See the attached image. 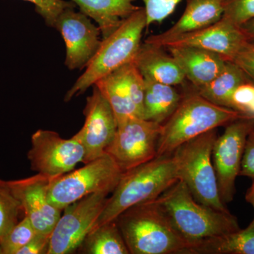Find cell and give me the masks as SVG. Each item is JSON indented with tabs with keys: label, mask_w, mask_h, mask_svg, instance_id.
Here are the masks:
<instances>
[{
	"label": "cell",
	"mask_w": 254,
	"mask_h": 254,
	"mask_svg": "<svg viewBox=\"0 0 254 254\" xmlns=\"http://www.w3.org/2000/svg\"><path fill=\"white\" fill-rule=\"evenodd\" d=\"M239 176L254 179V127L247 138Z\"/></svg>",
	"instance_id": "cell-32"
},
{
	"label": "cell",
	"mask_w": 254,
	"mask_h": 254,
	"mask_svg": "<svg viewBox=\"0 0 254 254\" xmlns=\"http://www.w3.org/2000/svg\"><path fill=\"white\" fill-rule=\"evenodd\" d=\"M82 13L94 20L103 38L113 33L126 18L140 6L135 0H71Z\"/></svg>",
	"instance_id": "cell-19"
},
{
	"label": "cell",
	"mask_w": 254,
	"mask_h": 254,
	"mask_svg": "<svg viewBox=\"0 0 254 254\" xmlns=\"http://www.w3.org/2000/svg\"><path fill=\"white\" fill-rule=\"evenodd\" d=\"M83 114L84 125L76 135L86 150L85 164L105 153L116 133L118 123L108 100L95 86L87 98Z\"/></svg>",
	"instance_id": "cell-13"
},
{
	"label": "cell",
	"mask_w": 254,
	"mask_h": 254,
	"mask_svg": "<svg viewBox=\"0 0 254 254\" xmlns=\"http://www.w3.org/2000/svg\"><path fill=\"white\" fill-rule=\"evenodd\" d=\"M248 41L240 27L221 18L207 27L177 37L163 48L195 47L218 53L227 61L234 62L242 47Z\"/></svg>",
	"instance_id": "cell-15"
},
{
	"label": "cell",
	"mask_w": 254,
	"mask_h": 254,
	"mask_svg": "<svg viewBox=\"0 0 254 254\" xmlns=\"http://www.w3.org/2000/svg\"><path fill=\"white\" fill-rule=\"evenodd\" d=\"M109 194L108 192L92 193L64 209L50 235L48 254L76 252L98 221Z\"/></svg>",
	"instance_id": "cell-8"
},
{
	"label": "cell",
	"mask_w": 254,
	"mask_h": 254,
	"mask_svg": "<svg viewBox=\"0 0 254 254\" xmlns=\"http://www.w3.org/2000/svg\"><path fill=\"white\" fill-rule=\"evenodd\" d=\"M240 28L249 41L254 42V18L244 23Z\"/></svg>",
	"instance_id": "cell-35"
},
{
	"label": "cell",
	"mask_w": 254,
	"mask_h": 254,
	"mask_svg": "<svg viewBox=\"0 0 254 254\" xmlns=\"http://www.w3.org/2000/svg\"><path fill=\"white\" fill-rule=\"evenodd\" d=\"M167 49L195 89L208 84L226 66L227 60L210 50L189 46L169 47Z\"/></svg>",
	"instance_id": "cell-17"
},
{
	"label": "cell",
	"mask_w": 254,
	"mask_h": 254,
	"mask_svg": "<svg viewBox=\"0 0 254 254\" xmlns=\"http://www.w3.org/2000/svg\"><path fill=\"white\" fill-rule=\"evenodd\" d=\"M218 138L217 128L205 132L177 148L173 154L179 180L185 182L193 198L202 204L230 212L222 203L212 152Z\"/></svg>",
	"instance_id": "cell-6"
},
{
	"label": "cell",
	"mask_w": 254,
	"mask_h": 254,
	"mask_svg": "<svg viewBox=\"0 0 254 254\" xmlns=\"http://www.w3.org/2000/svg\"><path fill=\"white\" fill-rule=\"evenodd\" d=\"M181 254H254V218L245 229L205 239Z\"/></svg>",
	"instance_id": "cell-20"
},
{
	"label": "cell",
	"mask_w": 254,
	"mask_h": 254,
	"mask_svg": "<svg viewBox=\"0 0 254 254\" xmlns=\"http://www.w3.org/2000/svg\"><path fill=\"white\" fill-rule=\"evenodd\" d=\"M115 221L130 254H181L187 247L155 199L127 209Z\"/></svg>",
	"instance_id": "cell-4"
},
{
	"label": "cell",
	"mask_w": 254,
	"mask_h": 254,
	"mask_svg": "<svg viewBox=\"0 0 254 254\" xmlns=\"http://www.w3.org/2000/svg\"><path fill=\"white\" fill-rule=\"evenodd\" d=\"M254 127V118L238 119L226 125L223 133L214 143L212 160L220 199L225 205L234 199L246 141Z\"/></svg>",
	"instance_id": "cell-11"
},
{
	"label": "cell",
	"mask_w": 254,
	"mask_h": 254,
	"mask_svg": "<svg viewBox=\"0 0 254 254\" xmlns=\"http://www.w3.org/2000/svg\"><path fill=\"white\" fill-rule=\"evenodd\" d=\"M222 18L241 27L254 18V0H222Z\"/></svg>",
	"instance_id": "cell-29"
},
{
	"label": "cell",
	"mask_w": 254,
	"mask_h": 254,
	"mask_svg": "<svg viewBox=\"0 0 254 254\" xmlns=\"http://www.w3.org/2000/svg\"><path fill=\"white\" fill-rule=\"evenodd\" d=\"M27 157L33 171L53 179L84 163L86 150L76 134L66 139L57 132L40 129L32 135Z\"/></svg>",
	"instance_id": "cell-9"
},
{
	"label": "cell",
	"mask_w": 254,
	"mask_h": 254,
	"mask_svg": "<svg viewBox=\"0 0 254 254\" xmlns=\"http://www.w3.org/2000/svg\"><path fill=\"white\" fill-rule=\"evenodd\" d=\"M144 80L170 86L185 84L186 77L172 55L162 46L141 43L133 62Z\"/></svg>",
	"instance_id": "cell-18"
},
{
	"label": "cell",
	"mask_w": 254,
	"mask_h": 254,
	"mask_svg": "<svg viewBox=\"0 0 254 254\" xmlns=\"http://www.w3.org/2000/svg\"><path fill=\"white\" fill-rule=\"evenodd\" d=\"M155 200L187 242V247L240 229L235 215L197 201L182 180L175 182Z\"/></svg>",
	"instance_id": "cell-1"
},
{
	"label": "cell",
	"mask_w": 254,
	"mask_h": 254,
	"mask_svg": "<svg viewBox=\"0 0 254 254\" xmlns=\"http://www.w3.org/2000/svg\"><path fill=\"white\" fill-rule=\"evenodd\" d=\"M242 118L247 117L214 104L195 89L185 93L173 115L162 125L157 157L171 155L180 145L195 137Z\"/></svg>",
	"instance_id": "cell-3"
},
{
	"label": "cell",
	"mask_w": 254,
	"mask_h": 254,
	"mask_svg": "<svg viewBox=\"0 0 254 254\" xmlns=\"http://www.w3.org/2000/svg\"><path fill=\"white\" fill-rule=\"evenodd\" d=\"M38 233L26 216L18 223L0 241L1 254H17Z\"/></svg>",
	"instance_id": "cell-26"
},
{
	"label": "cell",
	"mask_w": 254,
	"mask_h": 254,
	"mask_svg": "<svg viewBox=\"0 0 254 254\" xmlns=\"http://www.w3.org/2000/svg\"><path fill=\"white\" fill-rule=\"evenodd\" d=\"M228 108L247 118H254V83L248 81L240 85L232 93Z\"/></svg>",
	"instance_id": "cell-28"
},
{
	"label": "cell",
	"mask_w": 254,
	"mask_h": 254,
	"mask_svg": "<svg viewBox=\"0 0 254 254\" xmlns=\"http://www.w3.org/2000/svg\"><path fill=\"white\" fill-rule=\"evenodd\" d=\"M50 180L37 173L34 176L21 180H4L5 185L19 202L25 216L29 219L38 233L46 235H51L63 213V210L54 206L48 200Z\"/></svg>",
	"instance_id": "cell-14"
},
{
	"label": "cell",
	"mask_w": 254,
	"mask_h": 254,
	"mask_svg": "<svg viewBox=\"0 0 254 254\" xmlns=\"http://www.w3.org/2000/svg\"><path fill=\"white\" fill-rule=\"evenodd\" d=\"M243 68L233 62H227L226 66L213 81L195 91L202 97L219 106L228 108L230 97L237 87L248 81Z\"/></svg>",
	"instance_id": "cell-24"
},
{
	"label": "cell",
	"mask_w": 254,
	"mask_h": 254,
	"mask_svg": "<svg viewBox=\"0 0 254 254\" xmlns=\"http://www.w3.org/2000/svg\"><path fill=\"white\" fill-rule=\"evenodd\" d=\"M82 254H129L115 220L92 229L76 250Z\"/></svg>",
	"instance_id": "cell-22"
},
{
	"label": "cell",
	"mask_w": 254,
	"mask_h": 254,
	"mask_svg": "<svg viewBox=\"0 0 254 254\" xmlns=\"http://www.w3.org/2000/svg\"><path fill=\"white\" fill-rule=\"evenodd\" d=\"M124 83L133 103L138 108L143 119V101L145 94V80L133 63H130L119 68Z\"/></svg>",
	"instance_id": "cell-27"
},
{
	"label": "cell",
	"mask_w": 254,
	"mask_h": 254,
	"mask_svg": "<svg viewBox=\"0 0 254 254\" xmlns=\"http://www.w3.org/2000/svg\"><path fill=\"white\" fill-rule=\"evenodd\" d=\"M35 5L37 12L46 21V24L54 27L55 21L64 10L74 7L72 1L64 0H24Z\"/></svg>",
	"instance_id": "cell-31"
},
{
	"label": "cell",
	"mask_w": 254,
	"mask_h": 254,
	"mask_svg": "<svg viewBox=\"0 0 254 254\" xmlns=\"http://www.w3.org/2000/svg\"><path fill=\"white\" fill-rule=\"evenodd\" d=\"M244 71L247 75V77L251 81L254 83V69H250V68H243Z\"/></svg>",
	"instance_id": "cell-37"
},
{
	"label": "cell",
	"mask_w": 254,
	"mask_h": 254,
	"mask_svg": "<svg viewBox=\"0 0 254 254\" xmlns=\"http://www.w3.org/2000/svg\"><path fill=\"white\" fill-rule=\"evenodd\" d=\"M0 254H1V246H0Z\"/></svg>",
	"instance_id": "cell-38"
},
{
	"label": "cell",
	"mask_w": 254,
	"mask_h": 254,
	"mask_svg": "<svg viewBox=\"0 0 254 254\" xmlns=\"http://www.w3.org/2000/svg\"><path fill=\"white\" fill-rule=\"evenodd\" d=\"M178 180L173 154L156 157L125 172L93 228L115 220L133 205L156 199Z\"/></svg>",
	"instance_id": "cell-2"
},
{
	"label": "cell",
	"mask_w": 254,
	"mask_h": 254,
	"mask_svg": "<svg viewBox=\"0 0 254 254\" xmlns=\"http://www.w3.org/2000/svg\"><path fill=\"white\" fill-rule=\"evenodd\" d=\"M50 242V235L37 233L33 240L18 251L17 254H48Z\"/></svg>",
	"instance_id": "cell-33"
},
{
	"label": "cell",
	"mask_w": 254,
	"mask_h": 254,
	"mask_svg": "<svg viewBox=\"0 0 254 254\" xmlns=\"http://www.w3.org/2000/svg\"><path fill=\"white\" fill-rule=\"evenodd\" d=\"M252 185L248 190H247V193H246V200L250 203L254 208V179H252Z\"/></svg>",
	"instance_id": "cell-36"
},
{
	"label": "cell",
	"mask_w": 254,
	"mask_h": 254,
	"mask_svg": "<svg viewBox=\"0 0 254 254\" xmlns=\"http://www.w3.org/2000/svg\"><path fill=\"white\" fill-rule=\"evenodd\" d=\"M162 125L139 118L118 124L105 153L113 157L124 173L157 157Z\"/></svg>",
	"instance_id": "cell-10"
},
{
	"label": "cell",
	"mask_w": 254,
	"mask_h": 254,
	"mask_svg": "<svg viewBox=\"0 0 254 254\" xmlns=\"http://www.w3.org/2000/svg\"><path fill=\"white\" fill-rule=\"evenodd\" d=\"M223 11L222 0H186V7L180 19L166 31L150 36L144 42L164 47L177 37L217 22Z\"/></svg>",
	"instance_id": "cell-16"
},
{
	"label": "cell",
	"mask_w": 254,
	"mask_h": 254,
	"mask_svg": "<svg viewBox=\"0 0 254 254\" xmlns=\"http://www.w3.org/2000/svg\"><path fill=\"white\" fill-rule=\"evenodd\" d=\"M124 172L113 157L105 153L78 170L51 179L48 198L54 206L63 210L68 205L98 192L112 193Z\"/></svg>",
	"instance_id": "cell-7"
},
{
	"label": "cell",
	"mask_w": 254,
	"mask_h": 254,
	"mask_svg": "<svg viewBox=\"0 0 254 254\" xmlns=\"http://www.w3.org/2000/svg\"><path fill=\"white\" fill-rule=\"evenodd\" d=\"M147 18V27L153 23H161L170 16L182 0H142Z\"/></svg>",
	"instance_id": "cell-30"
},
{
	"label": "cell",
	"mask_w": 254,
	"mask_h": 254,
	"mask_svg": "<svg viewBox=\"0 0 254 254\" xmlns=\"http://www.w3.org/2000/svg\"><path fill=\"white\" fill-rule=\"evenodd\" d=\"M182 98L173 86L145 80L143 119L163 125L177 109Z\"/></svg>",
	"instance_id": "cell-21"
},
{
	"label": "cell",
	"mask_w": 254,
	"mask_h": 254,
	"mask_svg": "<svg viewBox=\"0 0 254 254\" xmlns=\"http://www.w3.org/2000/svg\"><path fill=\"white\" fill-rule=\"evenodd\" d=\"M146 27L144 7H139L110 36L103 38L96 53L87 64L84 72L66 92L64 101H70L74 97L83 94L100 78L133 63Z\"/></svg>",
	"instance_id": "cell-5"
},
{
	"label": "cell",
	"mask_w": 254,
	"mask_h": 254,
	"mask_svg": "<svg viewBox=\"0 0 254 254\" xmlns=\"http://www.w3.org/2000/svg\"><path fill=\"white\" fill-rule=\"evenodd\" d=\"M21 211L19 202L4 180H0V241L18 223Z\"/></svg>",
	"instance_id": "cell-25"
},
{
	"label": "cell",
	"mask_w": 254,
	"mask_h": 254,
	"mask_svg": "<svg viewBox=\"0 0 254 254\" xmlns=\"http://www.w3.org/2000/svg\"><path fill=\"white\" fill-rule=\"evenodd\" d=\"M54 28L61 33L64 41L65 65L68 69L86 67L101 43L98 26H95L86 14L70 7L59 15Z\"/></svg>",
	"instance_id": "cell-12"
},
{
	"label": "cell",
	"mask_w": 254,
	"mask_h": 254,
	"mask_svg": "<svg viewBox=\"0 0 254 254\" xmlns=\"http://www.w3.org/2000/svg\"><path fill=\"white\" fill-rule=\"evenodd\" d=\"M233 63L242 68L254 69V42H247L237 55Z\"/></svg>",
	"instance_id": "cell-34"
},
{
	"label": "cell",
	"mask_w": 254,
	"mask_h": 254,
	"mask_svg": "<svg viewBox=\"0 0 254 254\" xmlns=\"http://www.w3.org/2000/svg\"><path fill=\"white\" fill-rule=\"evenodd\" d=\"M94 86L108 100L115 113L118 125L129 118H142L127 91L120 69L100 78Z\"/></svg>",
	"instance_id": "cell-23"
}]
</instances>
